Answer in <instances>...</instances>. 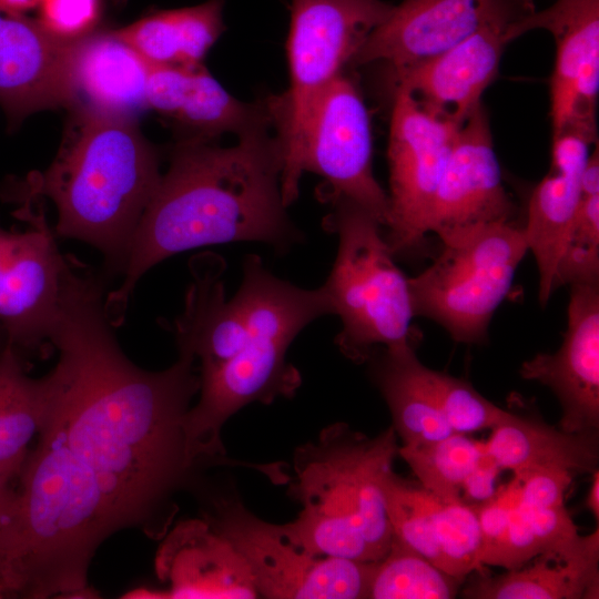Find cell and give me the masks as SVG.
Instances as JSON below:
<instances>
[{
  "mask_svg": "<svg viewBox=\"0 0 599 599\" xmlns=\"http://www.w3.org/2000/svg\"><path fill=\"white\" fill-rule=\"evenodd\" d=\"M75 262L50 339L59 359L47 374L41 426L94 475L119 530L149 529L194 468L183 424L199 373L184 353L160 372L132 363L114 336L103 278Z\"/></svg>",
  "mask_w": 599,
  "mask_h": 599,
  "instance_id": "cell-1",
  "label": "cell"
},
{
  "mask_svg": "<svg viewBox=\"0 0 599 599\" xmlns=\"http://www.w3.org/2000/svg\"><path fill=\"white\" fill-rule=\"evenodd\" d=\"M193 264L174 334L179 352L199 363L200 398L183 424L186 456L196 465L224 456L222 428L241 408L295 394L301 376L287 363V349L305 326L333 314V306L324 286L305 290L283 281L256 255L245 258L241 286L230 300L220 257Z\"/></svg>",
  "mask_w": 599,
  "mask_h": 599,
  "instance_id": "cell-2",
  "label": "cell"
},
{
  "mask_svg": "<svg viewBox=\"0 0 599 599\" xmlns=\"http://www.w3.org/2000/svg\"><path fill=\"white\" fill-rule=\"evenodd\" d=\"M267 122L241 132L233 146L194 138L176 148L131 240L122 284L106 294L113 325L139 280L172 255L240 241L284 250L302 240L285 212L281 146Z\"/></svg>",
  "mask_w": 599,
  "mask_h": 599,
  "instance_id": "cell-3",
  "label": "cell"
},
{
  "mask_svg": "<svg viewBox=\"0 0 599 599\" xmlns=\"http://www.w3.org/2000/svg\"><path fill=\"white\" fill-rule=\"evenodd\" d=\"M38 435L0 546V579L13 597L92 598L91 560L119 529L90 469L49 428Z\"/></svg>",
  "mask_w": 599,
  "mask_h": 599,
  "instance_id": "cell-4",
  "label": "cell"
},
{
  "mask_svg": "<svg viewBox=\"0 0 599 599\" xmlns=\"http://www.w3.org/2000/svg\"><path fill=\"white\" fill-rule=\"evenodd\" d=\"M161 175L158 155L135 122L73 111L59 153L34 193L54 203L58 236L98 248L109 274H122Z\"/></svg>",
  "mask_w": 599,
  "mask_h": 599,
  "instance_id": "cell-5",
  "label": "cell"
},
{
  "mask_svg": "<svg viewBox=\"0 0 599 599\" xmlns=\"http://www.w3.org/2000/svg\"><path fill=\"white\" fill-rule=\"evenodd\" d=\"M398 447L393 426L367 438L346 424L300 446L288 490L301 510L285 524L294 539L318 556L382 559L393 539L382 478Z\"/></svg>",
  "mask_w": 599,
  "mask_h": 599,
  "instance_id": "cell-6",
  "label": "cell"
},
{
  "mask_svg": "<svg viewBox=\"0 0 599 599\" xmlns=\"http://www.w3.org/2000/svg\"><path fill=\"white\" fill-rule=\"evenodd\" d=\"M325 229L338 236L331 274L323 285L342 319L336 337L341 352L354 362L370 358L375 347L414 349L417 333L408 277L396 265L382 224L345 199L329 200Z\"/></svg>",
  "mask_w": 599,
  "mask_h": 599,
  "instance_id": "cell-7",
  "label": "cell"
},
{
  "mask_svg": "<svg viewBox=\"0 0 599 599\" xmlns=\"http://www.w3.org/2000/svg\"><path fill=\"white\" fill-rule=\"evenodd\" d=\"M394 6L384 0H292L290 89L268 108L277 125L286 206L298 195L307 130L318 98Z\"/></svg>",
  "mask_w": 599,
  "mask_h": 599,
  "instance_id": "cell-8",
  "label": "cell"
},
{
  "mask_svg": "<svg viewBox=\"0 0 599 599\" xmlns=\"http://www.w3.org/2000/svg\"><path fill=\"white\" fill-rule=\"evenodd\" d=\"M527 252L514 222L477 226L443 243L435 261L408 278L414 315L437 322L458 343H485Z\"/></svg>",
  "mask_w": 599,
  "mask_h": 599,
  "instance_id": "cell-9",
  "label": "cell"
},
{
  "mask_svg": "<svg viewBox=\"0 0 599 599\" xmlns=\"http://www.w3.org/2000/svg\"><path fill=\"white\" fill-rule=\"evenodd\" d=\"M207 521L245 559L260 597H367L375 561L314 555L294 539L285 524H272L256 517L237 499L215 502Z\"/></svg>",
  "mask_w": 599,
  "mask_h": 599,
  "instance_id": "cell-10",
  "label": "cell"
},
{
  "mask_svg": "<svg viewBox=\"0 0 599 599\" xmlns=\"http://www.w3.org/2000/svg\"><path fill=\"white\" fill-rule=\"evenodd\" d=\"M302 170L323 176L326 200L345 199L389 222V199L373 172L367 108L355 81L341 72L322 92L307 130Z\"/></svg>",
  "mask_w": 599,
  "mask_h": 599,
  "instance_id": "cell-11",
  "label": "cell"
},
{
  "mask_svg": "<svg viewBox=\"0 0 599 599\" xmlns=\"http://www.w3.org/2000/svg\"><path fill=\"white\" fill-rule=\"evenodd\" d=\"M461 125L426 112L405 91L394 89L385 235L394 256L424 244L426 216Z\"/></svg>",
  "mask_w": 599,
  "mask_h": 599,
  "instance_id": "cell-12",
  "label": "cell"
},
{
  "mask_svg": "<svg viewBox=\"0 0 599 599\" xmlns=\"http://www.w3.org/2000/svg\"><path fill=\"white\" fill-rule=\"evenodd\" d=\"M534 0H403L358 49L352 63L383 62L390 74L453 48L491 24H514Z\"/></svg>",
  "mask_w": 599,
  "mask_h": 599,
  "instance_id": "cell-13",
  "label": "cell"
},
{
  "mask_svg": "<svg viewBox=\"0 0 599 599\" xmlns=\"http://www.w3.org/2000/svg\"><path fill=\"white\" fill-rule=\"evenodd\" d=\"M72 261L43 216L23 232L0 226V327L9 343L28 349L50 343Z\"/></svg>",
  "mask_w": 599,
  "mask_h": 599,
  "instance_id": "cell-14",
  "label": "cell"
},
{
  "mask_svg": "<svg viewBox=\"0 0 599 599\" xmlns=\"http://www.w3.org/2000/svg\"><path fill=\"white\" fill-rule=\"evenodd\" d=\"M515 212L481 104L460 126L432 200L425 231L445 243L477 226L512 222Z\"/></svg>",
  "mask_w": 599,
  "mask_h": 599,
  "instance_id": "cell-15",
  "label": "cell"
},
{
  "mask_svg": "<svg viewBox=\"0 0 599 599\" xmlns=\"http://www.w3.org/2000/svg\"><path fill=\"white\" fill-rule=\"evenodd\" d=\"M596 138V120L570 116L552 134L550 170L529 200L522 231L537 262L542 306L555 291L557 265L580 204L581 174Z\"/></svg>",
  "mask_w": 599,
  "mask_h": 599,
  "instance_id": "cell-16",
  "label": "cell"
},
{
  "mask_svg": "<svg viewBox=\"0 0 599 599\" xmlns=\"http://www.w3.org/2000/svg\"><path fill=\"white\" fill-rule=\"evenodd\" d=\"M560 348L522 363L520 375L548 386L562 407L560 429L597 433L599 426V284L570 285Z\"/></svg>",
  "mask_w": 599,
  "mask_h": 599,
  "instance_id": "cell-17",
  "label": "cell"
},
{
  "mask_svg": "<svg viewBox=\"0 0 599 599\" xmlns=\"http://www.w3.org/2000/svg\"><path fill=\"white\" fill-rule=\"evenodd\" d=\"M510 26L485 27L436 57L392 73L394 89L405 91L426 112L461 125L498 74L511 41Z\"/></svg>",
  "mask_w": 599,
  "mask_h": 599,
  "instance_id": "cell-18",
  "label": "cell"
},
{
  "mask_svg": "<svg viewBox=\"0 0 599 599\" xmlns=\"http://www.w3.org/2000/svg\"><path fill=\"white\" fill-rule=\"evenodd\" d=\"M72 41L24 14L0 12V102L11 119L69 106Z\"/></svg>",
  "mask_w": 599,
  "mask_h": 599,
  "instance_id": "cell-19",
  "label": "cell"
},
{
  "mask_svg": "<svg viewBox=\"0 0 599 599\" xmlns=\"http://www.w3.org/2000/svg\"><path fill=\"white\" fill-rule=\"evenodd\" d=\"M150 68L115 30L74 39L68 108L135 122L149 109L145 90Z\"/></svg>",
  "mask_w": 599,
  "mask_h": 599,
  "instance_id": "cell-20",
  "label": "cell"
},
{
  "mask_svg": "<svg viewBox=\"0 0 599 599\" xmlns=\"http://www.w3.org/2000/svg\"><path fill=\"white\" fill-rule=\"evenodd\" d=\"M171 598H258L245 559L209 521L179 526L163 546Z\"/></svg>",
  "mask_w": 599,
  "mask_h": 599,
  "instance_id": "cell-21",
  "label": "cell"
},
{
  "mask_svg": "<svg viewBox=\"0 0 599 599\" xmlns=\"http://www.w3.org/2000/svg\"><path fill=\"white\" fill-rule=\"evenodd\" d=\"M599 530L541 550L528 566L490 577L478 571L463 590L471 599H597Z\"/></svg>",
  "mask_w": 599,
  "mask_h": 599,
  "instance_id": "cell-22",
  "label": "cell"
},
{
  "mask_svg": "<svg viewBox=\"0 0 599 599\" xmlns=\"http://www.w3.org/2000/svg\"><path fill=\"white\" fill-rule=\"evenodd\" d=\"M542 29L556 43V59L549 80L552 134L566 123L575 84L592 63L599 62V0H556L510 26L511 41L524 33Z\"/></svg>",
  "mask_w": 599,
  "mask_h": 599,
  "instance_id": "cell-23",
  "label": "cell"
},
{
  "mask_svg": "<svg viewBox=\"0 0 599 599\" xmlns=\"http://www.w3.org/2000/svg\"><path fill=\"white\" fill-rule=\"evenodd\" d=\"M485 449L514 475L539 469L593 473L599 459L597 433H567L514 413L493 428Z\"/></svg>",
  "mask_w": 599,
  "mask_h": 599,
  "instance_id": "cell-24",
  "label": "cell"
},
{
  "mask_svg": "<svg viewBox=\"0 0 599 599\" xmlns=\"http://www.w3.org/2000/svg\"><path fill=\"white\" fill-rule=\"evenodd\" d=\"M223 3L158 11L115 32L151 65L195 67L223 31Z\"/></svg>",
  "mask_w": 599,
  "mask_h": 599,
  "instance_id": "cell-25",
  "label": "cell"
},
{
  "mask_svg": "<svg viewBox=\"0 0 599 599\" xmlns=\"http://www.w3.org/2000/svg\"><path fill=\"white\" fill-rule=\"evenodd\" d=\"M414 349H385L375 361L374 378L404 446L434 443L456 434L446 423Z\"/></svg>",
  "mask_w": 599,
  "mask_h": 599,
  "instance_id": "cell-26",
  "label": "cell"
},
{
  "mask_svg": "<svg viewBox=\"0 0 599 599\" xmlns=\"http://www.w3.org/2000/svg\"><path fill=\"white\" fill-rule=\"evenodd\" d=\"M48 403L47 375L30 377L19 348L8 342L0 352V471L11 481L20 476Z\"/></svg>",
  "mask_w": 599,
  "mask_h": 599,
  "instance_id": "cell-27",
  "label": "cell"
},
{
  "mask_svg": "<svg viewBox=\"0 0 599 599\" xmlns=\"http://www.w3.org/2000/svg\"><path fill=\"white\" fill-rule=\"evenodd\" d=\"M171 116L203 140L272 120L268 109L236 100L201 64L186 69Z\"/></svg>",
  "mask_w": 599,
  "mask_h": 599,
  "instance_id": "cell-28",
  "label": "cell"
},
{
  "mask_svg": "<svg viewBox=\"0 0 599 599\" xmlns=\"http://www.w3.org/2000/svg\"><path fill=\"white\" fill-rule=\"evenodd\" d=\"M461 582L393 536L386 555L375 561L366 598L450 599Z\"/></svg>",
  "mask_w": 599,
  "mask_h": 599,
  "instance_id": "cell-29",
  "label": "cell"
},
{
  "mask_svg": "<svg viewBox=\"0 0 599 599\" xmlns=\"http://www.w3.org/2000/svg\"><path fill=\"white\" fill-rule=\"evenodd\" d=\"M485 445L467 435L453 434L444 439L398 447L397 454L408 464L420 486L445 501L461 499L465 478L475 468Z\"/></svg>",
  "mask_w": 599,
  "mask_h": 599,
  "instance_id": "cell-30",
  "label": "cell"
},
{
  "mask_svg": "<svg viewBox=\"0 0 599 599\" xmlns=\"http://www.w3.org/2000/svg\"><path fill=\"white\" fill-rule=\"evenodd\" d=\"M393 536L440 568V552L433 518V495L413 486L389 469L382 478ZM441 569V568H440Z\"/></svg>",
  "mask_w": 599,
  "mask_h": 599,
  "instance_id": "cell-31",
  "label": "cell"
},
{
  "mask_svg": "<svg viewBox=\"0 0 599 599\" xmlns=\"http://www.w3.org/2000/svg\"><path fill=\"white\" fill-rule=\"evenodd\" d=\"M433 497L441 570L463 579L474 571H484L480 564L481 534L471 506L463 500L445 501Z\"/></svg>",
  "mask_w": 599,
  "mask_h": 599,
  "instance_id": "cell-32",
  "label": "cell"
},
{
  "mask_svg": "<svg viewBox=\"0 0 599 599\" xmlns=\"http://www.w3.org/2000/svg\"><path fill=\"white\" fill-rule=\"evenodd\" d=\"M425 376L446 423L456 434L493 429L511 415L461 378L428 367H425Z\"/></svg>",
  "mask_w": 599,
  "mask_h": 599,
  "instance_id": "cell-33",
  "label": "cell"
},
{
  "mask_svg": "<svg viewBox=\"0 0 599 599\" xmlns=\"http://www.w3.org/2000/svg\"><path fill=\"white\" fill-rule=\"evenodd\" d=\"M555 277V290L565 284H599V192L581 193Z\"/></svg>",
  "mask_w": 599,
  "mask_h": 599,
  "instance_id": "cell-34",
  "label": "cell"
},
{
  "mask_svg": "<svg viewBox=\"0 0 599 599\" xmlns=\"http://www.w3.org/2000/svg\"><path fill=\"white\" fill-rule=\"evenodd\" d=\"M38 7V21L63 40L90 33L100 14V0H41Z\"/></svg>",
  "mask_w": 599,
  "mask_h": 599,
  "instance_id": "cell-35",
  "label": "cell"
},
{
  "mask_svg": "<svg viewBox=\"0 0 599 599\" xmlns=\"http://www.w3.org/2000/svg\"><path fill=\"white\" fill-rule=\"evenodd\" d=\"M541 550L539 541L521 511L518 499L511 509L505 538L488 565L504 567L507 570L516 569L529 562Z\"/></svg>",
  "mask_w": 599,
  "mask_h": 599,
  "instance_id": "cell-36",
  "label": "cell"
},
{
  "mask_svg": "<svg viewBox=\"0 0 599 599\" xmlns=\"http://www.w3.org/2000/svg\"><path fill=\"white\" fill-rule=\"evenodd\" d=\"M520 483V502L528 507L565 505V494L572 474L565 470L539 469L515 475Z\"/></svg>",
  "mask_w": 599,
  "mask_h": 599,
  "instance_id": "cell-37",
  "label": "cell"
},
{
  "mask_svg": "<svg viewBox=\"0 0 599 599\" xmlns=\"http://www.w3.org/2000/svg\"><path fill=\"white\" fill-rule=\"evenodd\" d=\"M519 505L542 550L570 540L579 535L565 505L528 507L520 502V498Z\"/></svg>",
  "mask_w": 599,
  "mask_h": 599,
  "instance_id": "cell-38",
  "label": "cell"
},
{
  "mask_svg": "<svg viewBox=\"0 0 599 599\" xmlns=\"http://www.w3.org/2000/svg\"><path fill=\"white\" fill-rule=\"evenodd\" d=\"M500 471L501 469L485 449L480 460L463 483V501L466 499L477 504L491 498L498 489L497 479Z\"/></svg>",
  "mask_w": 599,
  "mask_h": 599,
  "instance_id": "cell-39",
  "label": "cell"
},
{
  "mask_svg": "<svg viewBox=\"0 0 599 599\" xmlns=\"http://www.w3.org/2000/svg\"><path fill=\"white\" fill-rule=\"evenodd\" d=\"M17 501V491L9 480L0 471V546L12 519Z\"/></svg>",
  "mask_w": 599,
  "mask_h": 599,
  "instance_id": "cell-40",
  "label": "cell"
},
{
  "mask_svg": "<svg viewBox=\"0 0 599 599\" xmlns=\"http://www.w3.org/2000/svg\"><path fill=\"white\" fill-rule=\"evenodd\" d=\"M41 0H0V12L8 14H24L38 7Z\"/></svg>",
  "mask_w": 599,
  "mask_h": 599,
  "instance_id": "cell-41",
  "label": "cell"
},
{
  "mask_svg": "<svg viewBox=\"0 0 599 599\" xmlns=\"http://www.w3.org/2000/svg\"><path fill=\"white\" fill-rule=\"evenodd\" d=\"M586 506L598 521L599 518V471L592 473V480L587 494Z\"/></svg>",
  "mask_w": 599,
  "mask_h": 599,
  "instance_id": "cell-42",
  "label": "cell"
},
{
  "mask_svg": "<svg viewBox=\"0 0 599 599\" xmlns=\"http://www.w3.org/2000/svg\"><path fill=\"white\" fill-rule=\"evenodd\" d=\"M7 343H8L7 336H6L4 332H3V329L0 327V352L6 346Z\"/></svg>",
  "mask_w": 599,
  "mask_h": 599,
  "instance_id": "cell-43",
  "label": "cell"
}]
</instances>
